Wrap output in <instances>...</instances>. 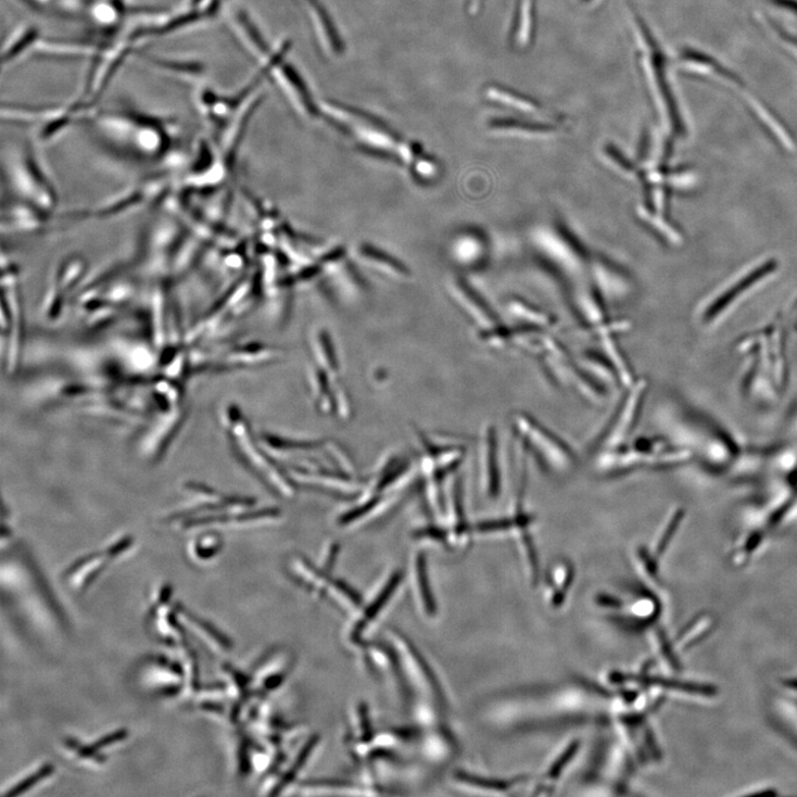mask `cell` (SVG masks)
<instances>
[{"label":"cell","instance_id":"obj_13","mask_svg":"<svg viewBox=\"0 0 797 797\" xmlns=\"http://www.w3.org/2000/svg\"><path fill=\"white\" fill-rule=\"evenodd\" d=\"M402 574H395L389 584L383 590L382 594L376 599V602L368 608L364 621H370L374 619L379 610L385 605L389 597L392 595L397 584L401 583Z\"/></svg>","mask_w":797,"mask_h":797},{"label":"cell","instance_id":"obj_6","mask_svg":"<svg viewBox=\"0 0 797 797\" xmlns=\"http://www.w3.org/2000/svg\"><path fill=\"white\" fill-rule=\"evenodd\" d=\"M266 76H270L284 97L305 118H314L319 112L307 84L299 71L287 60L277 63Z\"/></svg>","mask_w":797,"mask_h":797},{"label":"cell","instance_id":"obj_3","mask_svg":"<svg viewBox=\"0 0 797 797\" xmlns=\"http://www.w3.org/2000/svg\"><path fill=\"white\" fill-rule=\"evenodd\" d=\"M226 418V431L229 435L230 441L239 457L243 460L249 468L252 469L261 480L271 486L287 497H291L295 493L294 484L279 472V469L267 459L258 446L255 445L252 433L248 426V422L242 413L236 408L230 407L225 414Z\"/></svg>","mask_w":797,"mask_h":797},{"label":"cell","instance_id":"obj_14","mask_svg":"<svg viewBox=\"0 0 797 797\" xmlns=\"http://www.w3.org/2000/svg\"><path fill=\"white\" fill-rule=\"evenodd\" d=\"M51 772H52V768L50 766L43 767L38 773L31 775L30 777L26 779V781L15 786L11 792H9L8 795L14 796V795L23 793L24 790L28 789L31 785L39 782L41 779L49 775Z\"/></svg>","mask_w":797,"mask_h":797},{"label":"cell","instance_id":"obj_16","mask_svg":"<svg viewBox=\"0 0 797 797\" xmlns=\"http://www.w3.org/2000/svg\"><path fill=\"white\" fill-rule=\"evenodd\" d=\"M199 541L200 543L197 546V553L199 557H204V559H206L207 557L214 556L217 553L218 543L214 542L215 536L205 535Z\"/></svg>","mask_w":797,"mask_h":797},{"label":"cell","instance_id":"obj_8","mask_svg":"<svg viewBox=\"0 0 797 797\" xmlns=\"http://www.w3.org/2000/svg\"><path fill=\"white\" fill-rule=\"evenodd\" d=\"M303 4L312 22L321 51L328 59H339L345 52V45L330 14L319 0H303Z\"/></svg>","mask_w":797,"mask_h":797},{"label":"cell","instance_id":"obj_9","mask_svg":"<svg viewBox=\"0 0 797 797\" xmlns=\"http://www.w3.org/2000/svg\"><path fill=\"white\" fill-rule=\"evenodd\" d=\"M355 256L366 267L391 279L407 280L410 278V271L404 264L375 246L359 244L355 249Z\"/></svg>","mask_w":797,"mask_h":797},{"label":"cell","instance_id":"obj_1","mask_svg":"<svg viewBox=\"0 0 797 797\" xmlns=\"http://www.w3.org/2000/svg\"><path fill=\"white\" fill-rule=\"evenodd\" d=\"M319 111L365 148L397 156L404 140L369 113L334 101H322Z\"/></svg>","mask_w":797,"mask_h":797},{"label":"cell","instance_id":"obj_2","mask_svg":"<svg viewBox=\"0 0 797 797\" xmlns=\"http://www.w3.org/2000/svg\"><path fill=\"white\" fill-rule=\"evenodd\" d=\"M514 427L526 451H532L543 466L556 473H567L577 465L571 446L542 422L527 413L514 417Z\"/></svg>","mask_w":797,"mask_h":797},{"label":"cell","instance_id":"obj_12","mask_svg":"<svg viewBox=\"0 0 797 797\" xmlns=\"http://www.w3.org/2000/svg\"><path fill=\"white\" fill-rule=\"evenodd\" d=\"M417 573L418 581L420 584V592L425 602V605L429 612L435 610L434 603L432 600L431 591L429 586V580L427 574V560L425 555L420 554L417 559Z\"/></svg>","mask_w":797,"mask_h":797},{"label":"cell","instance_id":"obj_15","mask_svg":"<svg viewBox=\"0 0 797 797\" xmlns=\"http://www.w3.org/2000/svg\"><path fill=\"white\" fill-rule=\"evenodd\" d=\"M127 736L126 731H119L117 733H113L111 735H107L100 739L99 743L94 744V746L90 748H86L81 751V755L85 757H89L90 755L94 754L97 750H100L106 746H110L113 743L119 742V739H123Z\"/></svg>","mask_w":797,"mask_h":797},{"label":"cell","instance_id":"obj_7","mask_svg":"<svg viewBox=\"0 0 797 797\" xmlns=\"http://www.w3.org/2000/svg\"><path fill=\"white\" fill-rule=\"evenodd\" d=\"M498 443L497 430L493 425H489L481 440L480 479L481 488L490 499H497L503 488Z\"/></svg>","mask_w":797,"mask_h":797},{"label":"cell","instance_id":"obj_5","mask_svg":"<svg viewBox=\"0 0 797 797\" xmlns=\"http://www.w3.org/2000/svg\"><path fill=\"white\" fill-rule=\"evenodd\" d=\"M777 269L775 260H769L760 263L751 268L743 276L737 277L728 288L722 290L719 295L713 298L704 309L703 318L705 321H713L723 315L738 299L745 296L751 289L757 287Z\"/></svg>","mask_w":797,"mask_h":797},{"label":"cell","instance_id":"obj_10","mask_svg":"<svg viewBox=\"0 0 797 797\" xmlns=\"http://www.w3.org/2000/svg\"><path fill=\"white\" fill-rule=\"evenodd\" d=\"M447 518L450 533L455 542L465 543L471 535V528L467 520L463 485L459 480L453 482L448 496Z\"/></svg>","mask_w":797,"mask_h":797},{"label":"cell","instance_id":"obj_4","mask_svg":"<svg viewBox=\"0 0 797 797\" xmlns=\"http://www.w3.org/2000/svg\"><path fill=\"white\" fill-rule=\"evenodd\" d=\"M646 390V381H635L628 388V393L622 396L612 416L594 440L595 451H611L628 442L638 423Z\"/></svg>","mask_w":797,"mask_h":797},{"label":"cell","instance_id":"obj_11","mask_svg":"<svg viewBox=\"0 0 797 797\" xmlns=\"http://www.w3.org/2000/svg\"><path fill=\"white\" fill-rule=\"evenodd\" d=\"M314 347L318 360L328 367L329 370L338 369L334 350L329 336L324 330H318L314 334Z\"/></svg>","mask_w":797,"mask_h":797}]
</instances>
